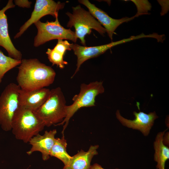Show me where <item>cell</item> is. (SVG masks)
<instances>
[{
	"label": "cell",
	"instance_id": "1",
	"mask_svg": "<svg viewBox=\"0 0 169 169\" xmlns=\"http://www.w3.org/2000/svg\"><path fill=\"white\" fill-rule=\"evenodd\" d=\"M16 78L20 89L30 91L42 88L52 84L56 72L51 67L37 59H23L18 67Z\"/></svg>",
	"mask_w": 169,
	"mask_h": 169
},
{
	"label": "cell",
	"instance_id": "2",
	"mask_svg": "<svg viewBox=\"0 0 169 169\" xmlns=\"http://www.w3.org/2000/svg\"><path fill=\"white\" fill-rule=\"evenodd\" d=\"M45 126L32 110L19 106L13 118L11 130L16 139L27 143Z\"/></svg>",
	"mask_w": 169,
	"mask_h": 169
},
{
	"label": "cell",
	"instance_id": "3",
	"mask_svg": "<svg viewBox=\"0 0 169 169\" xmlns=\"http://www.w3.org/2000/svg\"><path fill=\"white\" fill-rule=\"evenodd\" d=\"M66 101L60 87L50 90L49 96L44 103L33 111L37 116L49 127L62 122L66 115Z\"/></svg>",
	"mask_w": 169,
	"mask_h": 169
},
{
	"label": "cell",
	"instance_id": "4",
	"mask_svg": "<svg viewBox=\"0 0 169 169\" xmlns=\"http://www.w3.org/2000/svg\"><path fill=\"white\" fill-rule=\"evenodd\" d=\"M72 8V13L69 12L66 13L69 18L67 26L70 28L74 27L76 36L80 39L83 45L85 46V36L90 34L92 29L95 30L102 36L106 32L89 12L81 8L80 5Z\"/></svg>",
	"mask_w": 169,
	"mask_h": 169
},
{
	"label": "cell",
	"instance_id": "5",
	"mask_svg": "<svg viewBox=\"0 0 169 169\" xmlns=\"http://www.w3.org/2000/svg\"><path fill=\"white\" fill-rule=\"evenodd\" d=\"M103 84L102 81H95L88 84H81L79 93L74 95L72 99L73 103L66 106V117L62 122L56 125H63L64 124L62 132L63 134L70 119L79 109L95 106L96 96L104 92L105 89Z\"/></svg>",
	"mask_w": 169,
	"mask_h": 169
},
{
	"label": "cell",
	"instance_id": "6",
	"mask_svg": "<svg viewBox=\"0 0 169 169\" xmlns=\"http://www.w3.org/2000/svg\"><path fill=\"white\" fill-rule=\"evenodd\" d=\"M20 88L14 83L8 84L0 96V126L4 131H10L13 115L19 107Z\"/></svg>",
	"mask_w": 169,
	"mask_h": 169
},
{
	"label": "cell",
	"instance_id": "7",
	"mask_svg": "<svg viewBox=\"0 0 169 169\" xmlns=\"http://www.w3.org/2000/svg\"><path fill=\"white\" fill-rule=\"evenodd\" d=\"M34 24L38 29L34 40L33 45L35 47L53 39H68L74 43L77 39L75 32L61 26L58 17L55 18L54 21L43 23L38 20Z\"/></svg>",
	"mask_w": 169,
	"mask_h": 169
},
{
	"label": "cell",
	"instance_id": "8",
	"mask_svg": "<svg viewBox=\"0 0 169 169\" xmlns=\"http://www.w3.org/2000/svg\"><path fill=\"white\" fill-rule=\"evenodd\" d=\"M65 4L52 0H36L30 18L20 27L14 38L20 37L30 25L45 15H50L55 18L58 17L59 11L64 8Z\"/></svg>",
	"mask_w": 169,
	"mask_h": 169
},
{
	"label": "cell",
	"instance_id": "9",
	"mask_svg": "<svg viewBox=\"0 0 169 169\" xmlns=\"http://www.w3.org/2000/svg\"><path fill=\"white\" fill-rule=\"evenodd\" d=\"M130 41V39L127 38L108 44L92 47L82 46L76 44H70V48L77 57L76 68L71 78L79 70L81 65L87 60L99 56L113 47Z\"/></svg>",
	"mask_w": 169,
	"mask_h": 169
},
{
	"label": "cell",
	"instance_id": "10",
	"mask_svg": "<svg viewBox=\"0 0 169 169\" xmlns=\"http://www.w3.org/2000/svg\"><path fill=\"white\" fill-rule=\"evenodd\" d=\"M78 1L80 3L85 6L91 14L104 27L109 37L111 40L115 30L120 25L124 23L130 21L135 17L138 16L136 15L131 18L126 17L119 19L113 18L105 12L90 3L89 0H80Z\"/></svg>",
	"mask_w": 169,
	"mask_h": 169
},
{
	"label": "cell",
	"instance_id": "11",
	"mask_svg": "<svg viewBox=\"0 0 169 169\" xmlns=\"http://www.w3.org/2000/svg\"><path fill=\"white\" fill-rule=\"evenodd\" d=\"M135 118L133 120L125 118L122 116L119 110L115 114L116 117L122 125L127 127L140 131L144 136L148 135L153 125L154 120L158 118L155 111L146 114L143 112H133Z\"/></svg>",
	"mask_w": 169,
	"mask_h": 169
},
{
	"label": "cell",
	"instance_id": "12",
	"mask_svg": "<svg viewBox=\"0 0 169 169\" xmlns=\"http://www.w3.org/2000/svg\"><path fill=\"white\" fill-rule=\"evenodd\" d=\"M15 6L13 0H9L6 5L0 10V46L6 50L9 57L15 59L21 60V52L15 47L9 37L7 17L5 14L7 10Z\"/></svg>",
	"mask_w": 169,
	"mask_h": 169
},
{
	"label": "cell",
	"instance_id": "13",
	"mask_svg": "<svg viewBox=\"0 0 169 169\" xmlns=\"http://www.w3.org/2000/svg\"><path fill=\"white\" fill-rule=\"evenodd\" d=\"M56 133V130L54 129L49 131H45L42 135L39 134L34 136L29 142L31 148L26 153L30 155L34 152L39 151L42 154L43 159L47 160L50 157L51 150L55 143V136Z\"/></svg>",
	"mask_w": 169,
	"mask_h": 169
},
{
	"label": "cell",
	"instance_id": "14",
	"mask_svg": "<svg viewBox=\"0 0 169 169\" xmlns=\"http://www.w3.org/2000/svg\"><path fill=\"white\" fill-rule=\"evenodd\" d=\"M50 93V90L45 88L30 91L20 89L18 97L19 106L34 111L44 103Z\"/></svg>",
	"mask_w": 169,
	"mask_h": 169
},
{
	"label": "cell",
	"instance_id": "15",
	"mask_svg": "<svg viewBox=\"0 0 169 169\" xmlns=\"http://www.w3.org/2000/svg\"><path fill=\"white\" fill-rule=\"evenodd\" d=\"M98 145L91 146L87 151L83 150L71 156L69 161L63 169H90L91 161L98 152Z\"/></svg>",
	"mask_w": 169,
	"mask_h": 169
},
{
	"label": "cell",
	"instance_id": "16",
	"mask_svg": "<svg viewBox=\"0 0 169 169\" xmlns=\"http://www.w3.org/2000/svg\"><path fill=\"white\" fill-rule=\"evenodd\" d=\"M70 45V44L67 40L59 39L53 49H48L46 54L53 65H56L62 69L64 68L65 65L68 64V62L64 60V56L67 50H71Z\"/></svg>",
	"mask_w": 169,
	"mask_h": 169
},
{
	"label": "cell",
	"instance_id": "17",
	"mask_svg": "<svg viewBox=\"0 0 169 169\" xmlns=\"http://www.w3.org/2000/svg\"><path fill=\"white\" fill-rule=\"evenodd\" d=\"M166 130L158 133L154 143V160L157 169H165L166 162L169 159V148L163 143V137Z\"/></svg>",
	"mask_w": 169,
	"mask_h": 169
},
{
	"label": "cell",
	"instance_id": "18",
	"mask_svg": "<svg viewBox=\"0 0 169 169\" xmlns=\"http://www.w3.org/2000/svg\"><path fill=\"white\" fill-rule=\"evenodd\" d=\"M66 140L64 134L61 138H56L54 144L50 153L51 156L55 157L61 160L65 166L70 160L71 156L66 151Z\"/></svg>",
	"mask_w": 169,
	"mask_h": 169
},
{
	"label": "cell",
	"instance_id": "19",
	"mask_svg": "<svg viewBox=\"0 0 169 169\" xmlns=\"http://www.w3.org/2000/svg\"><path fill=\"white\" fill-rule=\"evenodd\" d=\"M21 60H18L5 55L0 51V84L5 74L10 69L20 65Z\"/></svg>",
	"mask_w": 169,
	"mask_h": 169
},
{
	"label": "cell",
	"instance_id": "20",
	"mask_svg": "<svg viewBox=\"0 0 169 169\" xmlns=\"http://www.w3.org/2000/svg\"><path fill=\"white\" fill-rule=\"evenodd\" d=\"M136 5L137 13L136 15L139 16L141 14H146L151 9V6L147 0H131Z\"/></svg>",
	"mask_w": 169,
	"mask_h": 169
},
{
	"label": "cell",
	"instance_id": "21",
	"mask_svg": "<svg viewBox=\"0 0 169 169\" xmlns=\"http://www.w3.org/2000/svg\"><path fill=\"white\" fill-rule=\"evenodd\" d=\"M14 1L16 5L23 8H29L32 3L31 2L27 0H15Z\"/></svg>",
	"mask_w": 169,
	"mask_h": 169
},
{
	"label": "cell",
	"instance_id": "22",
	"mask_svg": "<svg viewBox=\"0 0 169 169\" xmlns=\"http://www.w3.org/2000/svg\"><path fill=\"white\" fill-rule=\"evenodd\" d=\"M163 143L166 146L169 145V133L164 134L163 137Z\"/></svg>",
	"mask_w": 169,
	"mask_h": 169
},
{
	"label": "cell",
	"instance_id": "23",
	"mask_svg": "<svg viewBox=\"0 0 169 169\" xmlns=\"http://www.w3.org/2000/svg\"><path fill=\"white\" fill-rule=\"evenodd\" d=\"M90 169H104L100 165L95 163L93 165L91 166ZM115 169H119L116 168Z\"/></svg>",
	"mask_w": 169,
	"mask_h": 169
}]
</instances>
